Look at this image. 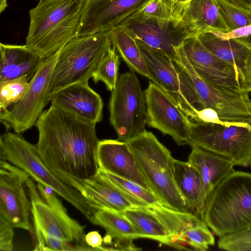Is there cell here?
I'll list each match as a JSON object with an SVG mask.
<instances>
[{"mask_svg":"<svg viewBox=\"0 0 251 251\" xmlns=\"http://www.w3.org/2000/svg\"><path fill=\"white\" fill-rule=\"evenodd\" d=\"M96 125L51 104L35 125L38 132L36 146L42 161L54 174L63 173L80 179L96 175L100 140Z\"/></svg>","mask_w":251,"mask_h":251,"instance_id":"6da1fadb","label":"cell"},{"mask_svg":"<svg viewBox=\"0 0 251 251\" xmlns=\"http://www.w3.org/2000/svg\"><path fill=\"white\" fill-rule=\"evenodd\" d=\"M203 221L219 237L251 229V174L224 178L206 199Z\"/></svg>","mask_w":251,"mask_h":251,"instance_id":"7a4b0ae2","label":"cell"},{"mask_svg":"<svg viewBox=\"0 0 251 251\" xmlns=\"http://www.w3.org/2000/svg\"><path fill=\"white\" fill-rule=\"evenodd\" d=\"M85 0H40L29 11L25 45L43 59L60 50L73 39Z\"/></svg>","mask_w":251,"mask_h":251,"instance_id":"3957f363","label":"cell"},{"mask_svg":"<svg viewBox=\"0 0 251 251\" xmlns=\"http://www.w3.org/2000/svg\"><path fill=\"white\" fill-rule=\"evenodd\" d=\"M152 192L164 206L190 212L174 177V160L170 151L146 130L126 142Z\"/></svg>","mask_w":251,"mask_h":251,"instance_id":"277c9868","label":"cell"},{"mask_svg":"<svg viewBox=\"0 0 251 251\" xmlns=\"http://www.w3.org/2000/svg\"><path fill=\"white\" fill-rule=\"evenodd\" d=\"M112 47L109 31L75 36L59 51L49 87L51 97L74 83L88 82Z\"/></svg>","mask_w":251,"mask_h":251,"instance_id":"5b68a950","label":"cell"},{"mask_svg":"<svg viewBox=\"0 0 251 251\" xmlns=\"http://www.w3.org/2000/svg\"><path fill=\"white\" fill-rule=\"evenodd\" d=\"M0 157L25 171L37 183L51 188L93 224L97 210L77 189L59 179L46 166L36 145L28 142L20 134L6 131L0 137Z\"/></svg>","mask_w":251,"mask_h":251,"instance_id":"8992f818","label":"cell"},{"mask_svg":"<svg viewBox=\"0 0 251 251\" xmlns=\"http://www.w3.org/2000/svg\"><path fill=\"white\" fill-rule=\"evenodd\" d=\"M176 62L192 86L203 108H211L227 125L251 128V99L249 92L236 91L213 85L196 72L182 48L176 51Z\"/></svg>","mask_w":251,"mask_h":251,"instance_id":"52a82bcc","label":"cell"},{"mask_svg":"<svg viewBox=\"0 0 251 251\" xmlns=\"http://www.w3.org/2000/svg\"><path fill=\"white\" fill-rule=\"evenodd\" d=\"M135 73L130 70L120 75L108 104L110 124L118 140L123 142L146 130L145 94Z\"/></svg>","mask_w":251,"mask_h":251,"instance_id":"ba28073f","label":"cell"},{"mask_svg":"<svg viewBox=\"0 0 251 251\" xmlns=\"http://www.w3.org/2000/svg\"><path fill=\"white\" fill-rule=\"evenodd\" d=\"M25 185L31 202L36 238L34 250L38 251L43 241L50 237L67 243L73 251H92L85 242L84 226L72 218L64 207L57 208L48 204L30 177Z\"/></svg>","mask_w":251,"mask_h":251,"instance_id":"9c48e42d","label":"cell"},{"mask_svg":"<svg viewBox=\"0 0 251 251\" xmlns=\"http://www.w3.org/2000/svg\"><path fill=\"white\" fill-rule=\"evenodd\" d=\"M136 40L151 76V81L165 91L191 120L196 122L197 112L204 108L180 67L164 52Z\"/></svg>","mask_w":251,"mask_h":251,"instance_id":"30bf717a","label":"cell"},{"mask_svg":"<svg viewBox=\"0 0 251 251\" xmlns=\"http://www.w3.org/2000/svg\"><path fill=\"white\" fill-rule=\"evenodd\" d=\"M59 51L42 61L29 80L23 98L0 111V121L6 131L13 129L14 132L21 134L27 130L35 125L44 108L50 102L49 87Z\"/></svg>","mask_w":251,"mask_h":251,"instance_id":"8fae6325","label":"cell"},{"mask_svg":"<svg viewBox=\"0 0 251 251\" xmlns=\"http://www.w3.org/2000/svg\"><path fill=\"white\" fill-rule=\"evenodd\" d=\"M188 145L225 156L235 165L251 166V128L192 122Z\"/></svg>","mask_w":251,"mask_h":251,"instance_id":"7c38bea8","label":"cell"},{"mask_svg":"<svg viewBox=\"0 0 251 251\" xmlns=\"http://www.w3.org/2000/svg\"><path fill=\"white\" fill-rule=\"evenodd\" d=\"M186 56L192 66L203 79L225 89L249 93L242 70L210 52L198 36L190 35L182 43Z\"/></svg>","mask_w":251,"mask_h":251,"instance_id":"4fadbf2b","label":"cell"},{"mask_svg":"<svg viewBox=\"0 0 251 251\" xmlns=\"http://www.w3.org/2000/svg\"><path fill=\"white\" fill-rule=\"evenodd\" d=\"M146 124L170 136L178 145L188 144L192 122L175 101L162 89L150 81L144 91Z\"/></svg>","mask_w":251,"mask_h":251,"instance_id":"5bb4252c","label":"cell"},{"mask_svg":"<svg viewBox=\"0 0 251 251\" xmlns=\"http://www.w3.org/2000/svg\"><path fill=\"white\" fill-rule=\"evenodd\" d=\"M29 175L7 160L0 159V215L14 228L31 229V202L25 186Z\"/></svg>","mask_w":251,"mask_h":251,"instance_id":"9a60e30c","label":"cell"},{"mask_svg":"<svg viewBox=\"0 0 251 251\" xmlns=\"http://www.w3.org/2000/svg\"><path fill=\"white\" fill-rule=\"evenodd\" d=\"M54 174L77 189L97 211L105 210L122 214L128 209L150 206L120 189L98 172L95 176L86 179L60 172Z\"/></svg>","mask_w":251,"mask_h":251,"instance_id":"2e32d148","label":"cell"},{"mask_svg":"<svg viewBox=\"0 0 251 251\" xmlns=\"http://www.w3.org/2000/svg\"><path fill=\"white\" fill-rule=\"evenodd\" d=\"M150 0H85L75 36L109 31Z\"/></svg>","mask_w":251,"mask_h":251,"instance_id":"e0dca14e","label":"cell"},{"mask_svg":"<svg viewBox=\"0 0 251 251\" xmlns=\"http://www.w3.org/2000/svg\"><path fill=\"white\" fill-rule=\"evenodd\" d=\"M126 29L135 39L159 50L173 60L175 48L182 44L190 35L181 22H164L153 19H143L130 15L120 25Z\"/></svg>","mask_w":251,"mask_h":251,"instance_id":"ac0fdd59","label":"cell"},{"mask_svg":"<svg viewBox=\"0 0 251 251\" xmlns=\"http://www.w3.org/2000/svg\"><path fill=\"white\" fill-rule=\"evenodd\" d=\"M97 158L99 169L135 182L153 193L126 142L118 139L100 140Z\"/></svg>","mask_w":251,"mask_h":251,"instance_id":"d6986e66","label":"cell"},{"mask_svg":"<svg viewBox=\"0 0 251 251\" xmlns=\"http://www.w3.org/2000/svg\"><path fill=\"white\" fill-rule=\"evenodd\" d=\"M50 102L87 122L96 124L102 121L103 101L88 82L74 83L61 89L53 95Z\"/></svg>","mask_w":251,"mask_h":251,"instance_id":"ffe728a7","label":"cell"},{"mask_svg":"<svg viewBox=\"0 0 251 251\" xmlns=\"http://www.w3.org/2000/svg\"><path fill=\"white\" fill-rule=\"evenodd\" d=\"M180 20L190 35L198 36L213 31L229 32L216 0H190L183 8Z\"/></svg>","mask_w":251,"mask_h":251,"instance_id":"44dd1931","label":"cell"},{"mask_svg":"<svg viewBox=\"0 0 251 251\" xmlns=\"http://www.w3.org/2000/svg\"><path fill=\"white\" fill-rule=\"evenodd\" d=\"M188 162L199 172L206 199L215 187L226 176L235 171L230 158L197 146H192Z\"/></svg>","mask_w":251,"mask_h":251,"instance_id":"7402d4cb","label":"cell"},{"mask_svg":"<svg viewBox=\"0 0 251 251\" xmlns=\"http://www.w3.org/2000/svg\"><path fill=\"white\" fill-rule=\"evenodd\" d=\"M0 81L26 75L30 80L45 59L25 45L0 44Z\"/></svg>","mask_w":251,"mask_h":251,"instance_id":"603a6c76","label":"cell"},{"mask_svg":"<svg viewBox=\"0 0 251 251\" xmlns=\"http://www.w3.org/2000/svg\"><path fill=\"white\" fill-rule=\"evenodd\" d=\"M94 225L106 231L103 241L107 245H114L118 250H140L132 244L133 240L139 238L131 223L122 214L116 212L98 210L94 215Z\"/></svg>","mask_w":251,"mask_h":251,"instance_id":"cb8c5ba5","label":"cell"},{"mask_svg":"<svg viewBox=\"0 0 251 251\" xmlns=\"http://www.w3.org/2000/svg\"><path fill=\"white\" fill-rule=\"evenodd\" d=\"M174 165L176 184L190 212L203 220L206 198L199 172L188 162L175 159Z\"/></svg>","mask_w":251,"mask_h":251,"instance_id":"d4e9b609","label":"cell"},{"mask_svg":"<svg viewBox=\"0 0 251 251\" xmlns=\"http://www.w3.org/2000/svg\"><path fill=\"white\" fill-rule=\"evenodd\" d=\"M203 46L220 59L237 66L242 70L244 61L251 50L250 38L223 40L211 32L198 35Z\"/></svg>","mask_w":251,"mask_h":251,"instance_id":"484cf974","label":"cell"},{"mask_svg":"<svg viewBox=\"0 0 251 251\" xmlns=\"http://www.w3.org/2000/svg\"><path fill=\"white\" fill-rule=\"evenodd\" d=\"M112 47L125 62L130 70L151 80L147 63L134 37L119 25L110 31Z\"/></svg>","mask_w":251,"mask_h":251,"instance_id":"4316f807","label":"cell"},{"mask_svg":"<svg viewBox=\"0 0 251 251\" xmlns=\"http://www.w3.org/2000/svg\"><path fill=\"white\" fill-rule=\"evenodd\" d=\"M150 208L168 233V246L176 249L181 233L190 228L206 225L200 217L191 212L175 210L163 204L150 206Z\"/></svg>","mask_w":251,"mask_h":251,"instance_id":"83f0119b","label":"cell"},{"mask_svg":"<svg viewBox=\"0 0 251 251\" xmlns=\"http://www.w3.org/2000/svg\"><path fill=\"white\" fill-rule=\"evenodd\" d=\"M122 214L133 226L139 238H150L168 245V233L150 206L128 209Z\"/></svg>","mask_w":251,"mask_h":251,"instance_id":"f1b7e54d","label":"cell"},{"mask_svg":"<svg viewBox=\"0 0 251 251\" xmlns=\"http://www.w3.org/2000/svg\"><path fill=\"white\" fill-rule=\"evenodd\" d=\"M120 64V55L116 49L112 47L93 74V80L95 83L100 81L103 82L107 89L109 91H112L117 82Z\"/></svg>","mask_w":251,"mask_h":251,"instance_id":"f546056e","label":"cell"},{"mask_svg":"<svg viewBox=\"0 0 251 251\" xmlns=\"http://www.w3.org/2000/svg\"><path fill=\"white\" fill-rule=\"evenodd\" d=\"M98 173L120 189L129 195L144 201L150 206L162 204L153 193L135 182L100 169H99Z\"/></svg>","mask_w":251,"mask_h":251,"instance_id":"4dcf8cb0","label":"cell"},{"mask_svg":"<svg viewBox=\"0 0 251 251\" xmlns=\"http://www.w3.org/2000/svg\"><path fill=\"white\" fill-rule=\"evenodd\" d=\"M131 15L143 19L181 22L171 0H150L145 6Z\"/></svg>","mask_w":251,"mask_h":251,"instance_id":"1f68e13d","label":"cell"},{"mask_svg":"<svg viewBox=\"0 0 251 251\" xmlns=\"http://www.w3.org/2000/svg\"><path fill=\"white\" fill-rule=\"evenodd\" d=\"M30 79L26 76L0 81V111L19 101L26 92Z\"/></svg>","mask_w":251,"mask_h":251,"instance_id":"d6a6232c","label":"cell"},{"mask_svg":"<svg viewBox=\"0 0 251 251\" xmlns=\"http://www.w3.org/2000/svg\"><path fill=\"white\" fill-rule=\"evenodd\" d=\"M220 13L229 31L251 25V12L242 9L225 0H216Z\"/></svg>","mask_w":251,"mask_h":251,"instance_id":"836d02e7","label":"cell"},{"mask_svg":"<svg viewBox=\"0 0 251 251\" xmlns=\"http://www.w3.org/2000/svg\"><path fill=\"white\" fill-rule=\"evenodd\" d=\"M207 225L200 226L190 228L180 235L176 249L179 250L181 242L184 240L193 250L205 251L209 246L215 244V238Z\"/></svg>","mask_w":251,"mask_h":251,"instance_id":"e575fe53","label":"cell"},{"mask_svg":"<svg viewBox=\"0 0 251 251\" xmlns=\"http://www.w3.org/2000/svg\"><path fill=\"white\" fill-rule=\"evenodd\" d=\"M14 227L4 217L0 215V251L13 250Z\"/></svg>","mask_w":251,"mask_h":251,"instance_id":"d590c367","label":"cell"},{"mask_svg":"<svg viewBox=\"0 0 251 251\" xmlns=\"http://www.w3.org/2000/svg\"><path fill=\"white\" fill-rule=\"evenodd\" d=\"M211 32L223 40L246 39L251 37V25L242 26L226 33L213 31Z\"/></svg>","mask_w":251,"mask_h":251,"instance_id":"8d00e7d4","label":"cell"},{"mask_svg":"<svg viewBox=\"0 0 251 251\" xmlns=\"http://www.w3.org/2000/svg\"><path fill=\"white\" fill-rule=\"evenodd\" d=\"M197 114L196 122L211 123L228 126L220 120L217 112L212 108H204L198 111Z\"/></svg>","mask_w":251,"mask_h":251,"instance_id":"74e56055","label":"cell"},{"mask_svg":"<svg viewBox=\"0 0 251 251\" xmlns=\"http://www.w3.org/2000/svg\"><path fill=\"white\" fill-rule=\"evenodd\" d=\"M85 240L92 251H99L103 241L101 235L97 231H92L85 234Z\"/></svg>","mask_w":251,"mask_h":251,"instance_id":"f35d334b","label":"cell"},{"mask_svg":"<svg viewBox=\"0 0 251 251\" xmlns=\"http://www.w3.org/2000/svg\"><path fill=\"white\" fill-rule=\"evenodd\" d=\"M242 72L248 86L249 91L251 92V50L244 61Z\"/></svg>","mask_w":251,"mask_h":251,"instance_id":"ab89813d","label":"cell"},{"mask_svg":"<svg viewBox=\"0 0 251 251\" xmlns=\"http://www.w3.org/2000/svg\"><path fill=\"white\" fill-rule=\"evenodd\" d=\"M229 3L242 9L251 12V0H225Z\"/></svg>","mask_w":251,"mask_h":251,"instance_id":"60d3db41","label":"cell"},{"mask_svg":"<svg viewBox=\"0 0 251 251\" xmlns=\"http://www.w3.org/2000/svg\"><path fill=\"white\" fill-rule=\"evenodd\" d=\"M190 0H171L177 14L181 17V12L184 7Z\"/></svg>","mask_w":251,"mask_h":251,"instance_id":"b9f144b4","label":"cell"},{"mask_svg":"<svg viewBox=\"0 0 251 251\" xmlns=\"http://www.w3.org/2000/svg\"><path fill=\"white\" fill-rule=\"evenodd\" d=\"M228 251H251V242L234 245L230 248Z\"/></svg>","mask_w":251,"mask_h":251,"instance_id":"7bdbcfd3","label":"cell"},{"mask_svg":"<svg viewBox=\"0 0 251 251\" xmlns=\"http://www.w3.org/2000/svg\"><path fill=\"white\" fill-rule=\"evenodd\" d=\"M7 6L6 0H0V12L4 11Z\"/></svg>","mask_w":251,"mask_h":251,"instance_id":"ee69618b","label":"cell"}]
</instances>
